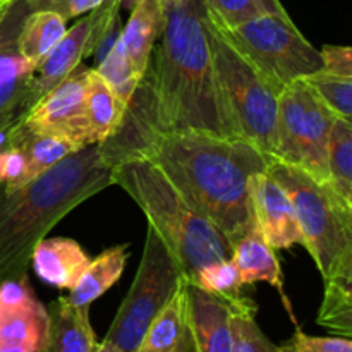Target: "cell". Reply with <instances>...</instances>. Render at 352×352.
Listing matches in <instances>:
<instances>
[{"label":"cell","instance_id":"1","mask_svg":"<svg viewBox=\"0 0 352 352\" xmlns=\"http://www.w3.org/2000/svg\"><path fill=\"white\" fill-rule=\"evenodd\" d=\"M164 6L160 41L155 43L120 129L148 127L239 138L217 79L205 7L199 0Z\"/></svg>","mask_w":352,"mask_h":352},{"label":"cell","instance_id":"2","mask_svg":"<svg viewBox=\"0 0 352 352\" xmlns=\"http://www.w3.org/2000/svg\"><path fill=\"white\" fill-rule=\"evenodd\" d=\"M103 148L109 160L138 151L226 236L230 246L253 226L250 177L267 172L270 157L243 138L213 136L195 131L120 129Z\"/></svg>","mask_w":352,"mask_h":352},{"label":"cell","instance_id":"3","mask_svg":"<svg viewBox=\"0 0 352 352\" xmlns=\"http://www.w3.org/2000/svg\"><path fill=\"white\" fill-rule=\"evenodd\" d=\"M109 186L112 162L100 144L74 151L16 191L0 186V282L26 275L38 243Z\"/></svg>","mask_w":352,"mask_h":352},{"label":"cell","instance_id":"4","mask_svg":"<svg viewBox=\"0 0 352 352\" xmlns=\"http://www.w3.org/2000/svg\"><path fill=\"white\" fill-rule=\"evenodd\" d=\"M112 181L140 206L188 280L201 268L232 258L226 236L146 157L138 151L119 155Z\"/></svg>","mask_w":352,"mask_h":352},{"label":"cell","instance_id":"5","mask_svg":"<svg viewBox=\"0 0 352 352\" xmlns=\"http://www.w3.org/2000/svg\"><path fill=\"white\" fill-rule=\"evenodd\" d=\"M287 191L302 244L323 280L352 277V205L329 184L272 158L267 168Z\"/></svg>","mask_w":352,"mask_h":352},{"label":"cell","instance_id":"6","mask_svg":"<svg viewBox=\"0 0 352 352\" xmlns=\"http://www.w3.org/2000/svg\"><path fill=\"white\" fill-rule=\"evenodd\" d=\"M206 30L220 91L237 134L267 157L275 158L278 91L244 60L208 14Z\"/></svg>","mask_w":352,"mask_h":352},{"label":"cell","instance_id":"7","mask_svg":"<svg viewBox=\"0 0 352 352\" xmlns=\"http://www.w3.org/2000/svg\"><path fill=\"white\" fill-rule=\"evenodd\" d=\"M219 30L244 60L278 93L322 69L320 50L306 40L287 12L265 14L234 28Z\"/></svg>","mask_w":352,"mask_h":352},{"label":"cell","instance_id":"8","mask_svg":"<svg viewBox=\"0 0 352 352\" xmlns=\"http://www.w3.org/2000/svg\"><path fill=\"white\" fill-rule=\"evenodd\" d=\"M184 280L181 267L158 234L148 226L143 256L129 292L105 339L120 352H136L144 332Z\"/></svg>","mask_w":352,"mask_h":352},{"label":"cell","instance_id":"9","mask_svg":"<svg viewBox=\"0 0 352 352\" xmlns=\"http://www.w3.org/2000/svg\"><path fill=\"white\" fill-rule=\"evenodd\" d=\"M336 116L299 79L277 98L275 160L329 184V138Z\"/></svg>","mask_w":352,"mask_h":352},{"label":"cell","instance_id":"10","mask_svg":"<svg viewBox=\"0 0 352 352\" xmlns=\"http://www.w3.org/2000/svg\"><path fill=\"white\" fill-rule=\"evenodd\" d=\"M26 12L19 0L0 21V150L19 140L34 107V71L17 52V33Z\"/></svg>","mask_w":352,"mask_h":352},{"label":"cell","instance_id":"11","mask_svg":"<svg viewBox=\"0 0 352 352\" xmlns=\"http://www.w3.org/2000/svg\"><path fill=\"white\" fill-rule=\"evenodd\" d=\"M120 6L122 0H107L67 28L54 52L33 72L34 105L105 43L116 30Z\"/></svg>","mask_w":352,"mask_h":352},{"label":"cell","instance_id":"12","mask_svg":"<svg viewBox=\"0 0 352 352\" xmlns=\"http://www.w3.org/2000/svg\"><path fill=\"white\" fill-rule=\"evenodd\" d=\"M85 64L62 79L57 86L41 96L26 117V127L33 133L52 134L71 143L76 151L91 146L85 110L86 76Z\"/></svg>","mask_w":352,"mask_h":352},{"label":"cell","instance_id":"13","mask_svg":"<svg viewBox=\"0 0 352 352\" xmlns=\"http://www.w3.org/2000/svg\"><path fill=\"white\" fill-rule=\"evenodd\" d=\"M48 329L47 306L28 275L0 282V352H40Z\"/></svg>","mask_w":352,"mask_h":352},{"label":"cell","instance_id":"14","mask_svg":"<svg viewBox=\"0 0 352 352\" xmlns=\"http://www.w3.org/2000/svg\"><path fill=\"white\" fill-rule=\"evenodd\" d=\"M248 189L253 223L270 248L278 251L302 244L294 206L280 182L260 172L251 175Z\"/></svg>","mask_w":352,"mask_h":352},{"label":"cell","instance_id":"15","mask_svg":"<svg viewBox=\"0 0 352 352\" xmlns=\"http://www.w3.org/2000/svg\"><path fill=\"white\" fill-rule=\"evenodd\" d=\"M229 305L188 282L184 339L179 352H230Z\"/></svg>","mask_w":352,"mask_h":352},{"label":"cell","instance_id":"16","mask_svg":"<svg viewBox=\"0 0 352 352\" xmlns=\"http://www.w3.org/2000/svg\"><path fill=\"white\" fill-rule=\"evenodd\" d=\"M232 261L239 272L243 287L244 285H253L256 282H267L272 287L277 289L289 316L296 323L292 306L289 302L287 294H285L284 278H282L277 254H275L274 248H270V244L263 239L254 223L234 243Z\"/></svg>","mask_w":352,"mask_h":352},{"label":"cell","instance_id":"17","mask_svg":"<svg viewBox=\"0 0 352 352\" xmlns=\"http://www.w3.org/2000/svg\"><path fill=\"white\" fill-rule=\"evenodd\" d=\"M48 329L40 352H95L98 339L89 320V306H76L60 296L47 308Z\"/></svg>","mask_w":352,"mask_h":352},{"label":"cell","instance_id":"18","mask_svg":"<svg viewBox=\"0 0 352 352\" xmlns=\"http://www.w3.org/2000/svg\"><path fill=\"white\" fill-rule=\"evenodd\" d=\"M164 9V0H136L126 26L117 34L131 69L141 79L150 64L155 43L160 36Z\"/></svg>","mask_w":352,"mask_h":352},{"label":"cell","instance_id":"19","mask_svg":"<svg viewBox=\"0 0 352 352\" xmlns=\"http://www.w3.org/2000/svg\"><path fill=\"white\" fill-rule=\"evenodd\" d=\"M91 258L81 244L69 237H45L34 248L31 263L45 284L71 291Z\"/></svg>","mask_w":352,"mask_h":352},{"label":"cell","instance_id":"20","mask_svg":"<svg viewBox=\"0 0 352 352\" xmlns=\"http://www.w3.org/2000/svg\"><path fill=\"white\" fill-rule=\"evenodd\" d=\"M85 110L93 144H102L116 136L127 112V107L95 67H89L86 76Z\"/></svg>","mask_w":352,"mask_h":352},{"label":"cell","instance_id":"21","mask_svg":"<svg viewBox=\"0 0 352 352\" xmlns=\"http://www.w3.org/2000/svg\"><path fill=\"white\" fill-rule=\"evenodd\" d=\"M129 260V244H117L89 260L67 299L76 306H91L122 277Z\"/></svg>","mask_w":352,"mask_h":352},{"label":"cell","instance_id":"22","mask_svg":"<svg viewBox=\"0 0 352 352\" xmlns=\"http://www.w3.org/2000/svg\"><path fill=\"white\" fill-rule=\"evenodd\" d=\"M67 31V21L55 12L34 10L26 12L17 33V52L36 71L54 52Z\"/></svg>","mask_w":352,"mask_h":352},{"label":"cell","instance_id":"23","mask_svg":"<svg viewBox=\"0 0 352 352\" xmlns=\"http://www.w3.org/2000/svg\"><path fill=\"white\" fill-rule=\"evenodd\" d=\"M188 278L181 282L175 294L160 309L144 332L136 352H179L184 339Z\"/></svg>","mask_w":352,"mask_h":352},{"label":"cell","instance_id":"24","mask_svg":"<svg viewBox=\"0 0 352 352\" xmlns=\"http://www.w3.org/2000/svg\"><path fill=\"white\" fill-rule=\"evenodd\" d=\"M329 186L352 205V120L336 117L329 138Z\"/></svg>","mask_w":352,"mask_h":352},{"label":"cell","instance_id":"25","mask_svg":"<svg viewBox=\"0 0 352 352\" xmlns=\"http://www.w3.org/2000/svg\"><path fill=\"white\" fill-rule=\"evenodd\" d=\"M323 301L316 323L337 337H352V277L323 280Z\"/></svg>","mask_w":352,"mask_h":352},{"label":"cell","instance_id":"26","mask_svg":"<svg viewBox=\"0 0 352 352\" xmlns=\"http://www.w3.org/2000/svg\"><path fill=\"white\" fill-rule=\"evenodd\" d=\"M19 144L23 146L28 158V172H30V181L40 177L52 167L60 164L65 157L72 155L76 148L71 143L58 136L52 134L33 133L28 127H24L23 134L19 138Z\"/></svg>","mask_w":352,"mask_h":352},{"label":"cell","instance_id":"27","mask_svg":"<svg viewBox=\"0 0 352 352\" xmlns=\"http://www.w3.org/2000/svg\"><path fill=\"white\" fill-rule=\"evenodd\" d=\"M199 291L227 302L229 306H237L246 302L248 296L243 294V284H241L239 272L234 265L232 258L230 260L217 261V263L208 265L196 272L195 277L188 280Z\"/></svg>","mask_w":352,"mask_h":352},{"label":"cell","instance_id":"28","mask_svg":"<svg viewBox=\"0 0 352 352\" xmlns=\"http://www.w3.org/2000/svg\"><path fill=\"white\" fill-rule=\"evenodd\" d=\"M230 336L232 351L230 352H277V346L268 339L256 322L258 306L253 299L237 306H229Z\"/></svg>","mask_w":352,"mask_h":352},{"label":"cell","instance_id":"29","mask_svg":"<svg viewBox=\"0 0 352 352\" xmlns=\"http://www.w3.org/2000/svg\"><path fill=\"white\" fill-rule=\"evenodd\" d=\"M210 19L222 30L265 14H285L280 0H199Z\"/></svg>","mask_w":352,"mask_h":352},{"label":"cell","instance_id":"30","mask_svg":"<svg viewBox=\"0 0 352 352\" xmlns=\"http://www.w3.org/2000/svg\"><path fill=\"white\" fill-rule=\"evenodd\" d=\"M336 117L352 120V78L323 69L301 79Z\"/></svg>","mask_w":352,"mask_h":352},{"label":"cell","instance_id":"31","mask_svg":"<svg viewBox=\"0 0 352 352\" xmlns=\"http://www.w3.org/2000/svg\"><path fill=\"white\" fill-rule=\"evenodd\" d=\"M95 69L107 79V82L112 86L113 93L119 96V100L124 103V107H129L138 86H140V82L143 81V79L138 78L136 72L131 69L129 60H127L126 54H124L122 47H120L117 38L113 40L112 47H110L109 52L105 54V58L102 60V64Z\"/></svg>","mask_w":352,"mask_h":352},{"label":"cell","instance_id":"32","mask_svg":"<svg viewBox=\"0 0 352 352\" xmlns=\"http://www.w3.org/2000/svg\"><path fill=\"white\" fill-rule=\"evenodd\" d=\"M28 182H31L28 158L17 140L14 144L0 150V186L7 191H16Z\"/></svg>","mask_w":352,"mask_h":352},{"label":"cell","instance_id":"33","mask_svg":"<svg viewBox=\"0 0 352 352\" xmlns=\"http://www.w3.org/2000/svg\"><path fill=\"white\" fill-rule=\"evenodd\" d=\"M277 352H352V342L346 337L308 336L296 327L294 336L277 346Z\"/></svg>","mask_w":352,"mask_h":352},{"label":"cell","instance_id":"34","mask_svg":"<svg viewBox=\"0 0 352 352\" xmlns=\"http://www.w3.org/2000/svg\"><path fill=\"white\" fill-rule=\"evenodd\" d=\"M23 2L28 12L48 10V12H55L69 21L91 12L107 0H23Z\"/></svg>","mask_w":352,"mask_h":352},{"label":"cell","instance_id":"35","mask_svg":"<svg viewBox=\"0 0 352 352\" xmlns=\"http://www.w3.org/2000/svg\"><path fill=\"white\" fill-rule=\"evenodd\" d=\"M320 54H322L323 71L352 78V50L349 47L325 45Z\"/></svg>","mask_w":352,"mask_h":352},{"label":"cell","instance_id":"36","mask_svg":"<svg viewBox=\"0 0 352 352\" xmlns=\"http://www.w3.org/2000/svg\"><path fill=\"white\" fill-rule=\"evenodd\" d=\"M17 2H19V0H0V21H2V17L6 16Z\"/></svg>","mask_w":352,"mask_h":352},{"label":"cell","instance_id":"37","mask_svg":"<svg viewBox=\"0 0 352 352\" xmlns=\"http://www.w3.org/2000/svg\"><path fill=\"white\" fill-rule=\"evenodd\" d=\"M95 352H120V351L117 349L116 346H112V344L107 342V340H102V342H98V346H96Z\"/></svg>","mask_w":352,"mask_h":352},{"label":"cell","instance_id":"38","mask_svg":"<svg viewBox=\"0 0 352 352\" xmlns=\"http://www.w3.org/2000/svg\"><path fill=\"white\" fill-rule=\"evenodd\" d=\"M165 3H168V2H175V0H164Z\"/></svg>","mask_w":352,"mask_h":352}]
</instances>
